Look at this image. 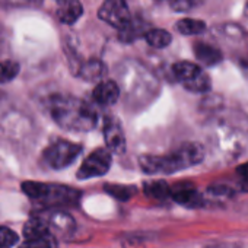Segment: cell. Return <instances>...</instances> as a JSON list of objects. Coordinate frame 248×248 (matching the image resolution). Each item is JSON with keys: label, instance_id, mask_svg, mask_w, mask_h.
Here are the masks:
<instances>
[{"label": "cell", "instance_id": "cell-1", "mask_svg": "<svg viewBox=\"0 0 248 248\" xmlns=\"http://www.w3.org/2000/svg\"><path fill=\"white\" fill-rule=\"evenodd\" d=\"M46 108L60 127L73 132L92 130L98 123V114L92 105L66 93H51L46 99Z\"/></svg>", "mask_w": 248, "mask_h": 248}, {"label": "cell", "instance_id": "cell-2", "mask_svg": "<svg viewBox=\"0 0 248 248\" xmlns=\"http://www.w3.org/2000/svg\"><path fill=\"white\" fill-rule=\"evenodd\" d=\"M204 159V149L199 143H184L177 151L165 156L143 155L139 159L140 168L146 174H172L200 164Z\"/></svg>", "mask_w": 248, "mask_h": 248}, {"label": "cell", "instance_id": "cell-3", "mask_svg": "<svg viewBox=\"0 0 248 248\" xmlns=\"http://www.w3.org/2000/svg\"><path fill=\"white\" fill-rule=\"evenodd\" d=\"M22 191L44 209H57L73 206L79 202L80 191L60 184H47L38 181L22 183Z\"/></svg>", "mask_w": 248, "mask_h": 248}, {"label": "cell", "instance_id": "cell-4", "mask_svg": "<svg viewBox=\"0 0 248 248\" xmlns=\"http://www.w3.org/2000/svg\"><path fill=\"white\" fill-rule=\"evenodd\" d=\"M80 152H82L80 145L59 139V140L50 143L44 149V152L41 155V161L46 167H48L51 170H64L76 161V158L80 155Z\"/></svg>", "mask_w": 248, "mask_h": 248}, {"label": "cell", "instance_id": "cell-5", "mask_svg": "<svg viewBox=\"0 0 248 248\" xmlns=\"http://www.w3.org/2000/svg\"><path fill=\"white\" fill-rule=\"evenodd\" d=\"M172 73L190 92L203 93V92H207L212 86L209 75L203 72L196 63L177 62L172 66Z\"/></svg>", "mask_w": 248, "mask_h": 248}, {"label": "cell", "instance_id": "cell-6", "mask_svg": "<svg viewBox=\"0 0 248 248\" xmlns=\"http://www.w3.org/2000/svg\"><path fill=\"white\" fill-rule=\"evenodd\" d=\"M112 158H111V151L107 148H99L96 151H93L80 165L79 171H78V178L79 180H89V178H95V177H101L105 175L111 167Z\"/></svg>", "mask_w": 248, "mask_h": 248}, {"label": "cell", "instance_id": "cell-7", "mask_svg": "<svg viewBox=\"0 0 248 248\" xmlns=\"http://www.w3.org/2000/svg\"><path fill=\"white\" fill-rule=\"evenodd\" d=\"M98 16L117 30L123 28L132 19L130 11L124 0H105L98 11Z\"/></svg>", "mask_w": 248, "mask_h": 248}, {"label": "cell", "instance_id": "cell-8", "mask_svg": "<svg viewBox=\"0 0 248 248\" xmlns=\"http://www.w3.org/2000/svg\"><path fill=\"white\" fill-rule=\"evenodd\" d=\"M104 139L107 148L114 154H123L126 151V136H124L121 123L114 117H107L104 121Z\"/></svg>", "mask_w": 248, "mask_h": 248}, {"label": "cell", "instance_id": "cell-9", "mask_svg": "<svg viewBox=\"0 0 248 248\" xmlns=\"http://www.w3.org/2000/svg\"><path fill=\"white\" fill-rule=\"evenodd\" d=\"M118 96H120V89L114 80H104L98 83L92 91L93 101L101 107H109L115 104Z\"/></svg>", "mask_w": 248, "mask_h": 248}, {"label": "cell", "instance_id": "cell-10", "mask_svg": "<svg viewBox=\"0 0 248 248\" xmlns=\"http://www.w3.org/2000/svg\"><path fill=\"white\" fill-rule=\"evenodd\" d=\"M57 18L66 25H73L83 14L79 0H57Z\"/></svg>", "mask_w": 248, "mask_h": 248}, {"label": "cell", "instance_id": "cell-11", "mask_svg": "<svg viewBox=\"0 0 248 248\" xmlns=\"http://www.w3.org/2000/svg\"><path fill=\"white\" fill-rule=\"evenodd\" d=\"M171 199L180 204L190 206V207L200 206L203 203L202 196L197 193V190L191 184H187V183L172 187L171 188Z\"/></svg>", "mask_w": 248, "mask_h": 248}, {"label": "cell", "instance_id": "cell-12", "mask_svg": "<svg viewBox=\"0 0 248 248\" xmlns=\"http://www.w3.org/2000/svg\"><path fill=\"white\" fill-rule=\"evenodd\" d=\"M44 215L47 217L51 235H66L67 232L72 231L73 219L67 213L62 210H54V212H44Z\"/></svg>", "mask_w": 248, "mask_h": 248}, {"label": "cell", "instance_id": "cell-13", "mask_svg": "<svg viewBox=\"0 0 248 248\" xmlns=\"http://www.w3.org/2000/svg\"><path fill=\"white\" fill-rule=\"evenodd\" d=\"M46 235H51V232H50V226H48V222H47V217H46L44 212L32 215L28 219V222L24 225V236H25V239L46 236Z\"/></svg>", "mask_w": 248, "mask_h": 248}, {"label": "cell", "instance_id": "cell-14", "mask_svg": "<svg viewBox=\"0 0 248 248\" xmlns=\"http://www.w3.org/2000/svg\"><path fill=\"white\" fill-rule=\"evenodd\" d=\"M146 28H148L146 22H143L139 18H133L132 16V19L126 25L118 30V38L123 43H132V41L140 38L142 35H145L149 31Z\"/></svg>", "mask_w": 248, "mask_h": 248}, {"label": "cell", "instance_id": "cell-15", "mask_svg": "<svg viewBox=\"0 0 248 248\" xmlns=\"http://www.w3.org/2000/svg\"><path fill=\"white\" fill-rule=\"evenodd\" d=\"M194 56L204 66H215V64L220 63V60H222V53L216 47H213L207 43H196L194 44Z\"/></svg>", "mask_w": 248, "mask_h": 248}, {"label": "cell", "instance_id": "cell-16", "mask_svg": "<svg viewBox=\"0 0 248 248\" xmlns=\"http://www.w3.org/2000/svg\"><path fill=\"white\" fill-rule=\"evenodd\" d=\"M78 73L80 78H83L85 80H91V82H95V80H99L104 73H105V66L101 60L98 59H91L85 63H82L78 69Z\"/></svg>", "mask_w": 248, "mask_h": 248}, {"label": "cell", "instance_id": "cell-17", "mask_svg": "<svg viewBox=\"0 0 248 248\" xmlns=\"http://www.w3.org/2000/svg\"><path fill=\"white\" fill-rule=\"evenodd\" d=\"M143 190L148 197L155 200H165L167 197H171V187L164 180L148 181Z\"/></svg>", "mask_w": 248, "mask_h": 248}, {"label": "cell", "instance_id": "cell-18", "mask_svg": "<svg viewBox=\"0 0 248 248\" xmlns=\"http://www.w3.org/2000/svg\"><path fill=\"white\" fill-rule=\"evenodd\" d=\"M145 40L152 48H165L171 44L172 37L165 30H149L145 34Z\"/></svg>", "mask_w": 248, "mask_h": 248}, {"label": "cell", "instance_id": "cell-19", "mask_svg": "<svg viewBox=\"0 0 248 248\" xmlns=\"http://www.w3.org/2000/svg\"><path fill=\"white\" fill-rule=\"evenodd\" d=\"M175 28L183 35H199L206 30V24L200 19L184 18L175 24Z\"/></svg>", "mask_w": 248, "mask_h": 248}, {"label": "cell", "instance_id": "cell-20", "mask_svg": "<svg viewBox=\"0 0 248 248\" xmlns=\"http://www.w3.org/2000/svg\"><path fill=\"white\" fill-rule=\"evenodd\" d=\"M105 191L112 196L114 199L117 200H121V202H126L129 199H132L136 193H138V188L133 187V186H121V184H107L105 187Z\"/></svg>", "mask_w": 248, "mask_h": 248}, {"label": "cell", "instance_id": "cell-21", "mask_svg": "<svg viewBox=\"0 0 248 248\" xmlns=\"http://www.w3.org/2000/svg\"><path fill=\"white\" fill-rule=\"evenodd\" d=\"M21 66L15 60L0 62V83H9L19 75Z\"/></svg>", "mask_w": 248, "mask_h": 248}, {"label": "cell", "instance_id": "cell-22", "mask_svg": "<svg viewBox=\"0 0 248 248\" xmlns=\"http://www.w3.org/2000/svg\"><path fill=\"white\" fill-rule=\"evenodd\" d=\"M19 248H54L53 235L38 236V238H30L22 242Z\"/></svg>", "mask_w": 248, "mask_h": 248}, {"label": "cell", "instance_id": "cell-23", "mask_svg": "<svg viewBox=\"0 0 248 248\" xmlns=\"http://www.w3.org/2000/svg\"><path fill=\"white\" fill-rule=\"evenodd\" d=\"M18 241H19V235L14 229H11L8 226H0V247L9 248V247L15 245Z\"/></svg>", "mask_w": 248, "mask_h": 248}, {"label": "cell", "instance_id": "cell-24", "mask_svg": "<svg viewBox=\"0 0 248 248\" xmlns=\"http://www.w3.org/2000/svg\"><path fill=\"white\" fill-rule=\"evenodd\" d=\"M197 3H199V0H170V6L175 12H188Z\"/></svg>", "mask_w": 248, "mask_h": 248}, {"label": "cell", "instance_id": "cell-25", "mask_svg": "<svg viewBox=\"0 0 248 248\" xmlns=\"http://www.w3.org/2000/svg\"><path fill=\"white\" fill-rule=\"evenodd\" d=\"M41 0H0V5H12V6H28L40 3Z\"/></svg>", "mask_w": 248, "mask_h": 248}, {"label": "cell", "instance_id": "cell-26", "mask_svg": "<svg viewBox=\"0 0 248 248\" xmlns=\"http://www.w3.org/2000/svg\"><path fill=\"white\" fill-rule=\"evenodd\" d=\"M238 174L242 178V188L244 190H248V162L244 164V165H241L238 168Z\"/></svg>", "mask_w": 248, "mask_h": 248}, {"label": "cell", "instance_id": "cell-27", "mask_svg": "<svg viewBox=\"0 0 248 248\" xmlns=\"http://www.w3.org/2000/svg\"><path fill=\"white\" fill-rule=\"evenodd\" d=\"M209 191L213 193V194H216V196H222V194H228V193H229V188H228V187L219 186V187H210Z\"/></svg>", "mask_w": 248, "mask_h": 248}, {"label": "cell", "instance_id": "cell-28", "mask_svg": "<svg viewBox=\"0 0 248 248\" xmlns=\"http://www.w3.org/2000/svg\"><path fill=\"white\" fill-rule=\"evenodd\" d=\"M2 44H3V28L0 27V47H2Z\"/></svg>", "mask_w": 248, "mask_h": 248}, {"label": "cell", "instance_id": "cell-29", "mask_svg": "<svg viewBox=\"0 0 248 248\" xmlns=\"http://www.w3.org/2000/svg\"><path fill=\"white\" fill-rule=\"evenodd\" d=\"M247 12H248V2H247Z\"/></svg>", "mask_w": 248, "mask_h": 248}, {"label": "cell", "instance_id": "cell-30", "mask_svg": "<svg viewBox=\"0 0 248 248\" xmlns=\"http://www.w3.org/2000/svg\"><path fill=\"white\" fill-rule=\"evenodd\" d=\"M0 248H6V247H0Z\"/></svg>", "mask_w": 248, "mask_h": 248}]
</instances>
